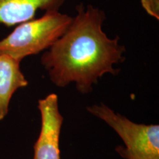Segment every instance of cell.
Masks as SVG:
<instances>
[{
	"mask_svg": "<svg viewBox=\"0 0 159 159\" xmlns=\"http://www.w3.org/2000/svg\"><path fill=\"white\" fill-rule=\"evenodd\" d=\"M76 11L68 29L43 53L41 63L55 85L65 88L75 83L78 92L88 94L103 75L118 74L114 65L125 61L126 49L119 36L110 39L103 32L104 11L83 3Z\"/></svg>",
	"mask_w": 159,
	"mask_h": 159,
	"instance_id": "obj_1",
	"label": "cell"
},
{
	"mask_svg": "<svg viewBox=\"0 0 159 159\" xmlns=\"http://www.w3.org/2000/svg\"><path fill=\"white\" fill-rule=\"evenodd\" d=\"M72 19L59 11H49L39 19L19 24L0 40V55L21 61L30 55L39 54L50 48L64 34Z\"/></svg>",
	"mask_w": 159,
	"mask_h": 159,
	"instance_id": "obj_2",
	"label": "cell"
},
{
	"mask_svg": "<svg viewBox=\"0 0 159 159\" xmlns=\"http://www.w3.org/2000/svg\"><path fill=\"white\" fill-rule=\"evenodd\" d=\"M86 110L114 130L125 146L115 150L124 159H159V125L135 123L105 105H93Z\"/></svg>",
	"mask_w": 159,
	"mask_h": 159,
	"instance_id": "obj_3",
	"label": "cell"
},
{
	"mask_svg": "<svg viewBox=\"0 0 159 159\" xmlns=\"http://www.w3.org/2000/svg\"><path fill=\"white\" fill-rule=\"evenodd\" d=\"M41 127L33 149V159H61L60 135L63 117L59 111L58 97L52 93L38 101Z\"/></svg>",
	"mask_w": 159,
	"mask_h": 159,
	"instance_id": "obj_4",
	"label": "cell"
},
{
	"mask_svg": "<svg viewBox=\"0 0 159 159\" xmlns=\"http://www.w3.org/2000/svg\"><path fill=\"white\" fill-rule=\"evenodd\" d=\"M66 0H0V23L7 27L34 19L41 11H59Z\"/></svg>",
	"mask_w": 159,
	"mask_h": 159,
	"instance_id": "obj_5",
	"label": "cell"
},
{
	"mask_svg": "<svg viewBox=\"0 0 159 159\" xmlns=\"http://www.w3.org/2000/svg\"><path fill=\"white\" fill-rule=\"evenodd\" d=\"M20 63L8 55H0V121L8 113L10 102L14 93L28 85Z\"/></svg>",
	"mask_w": 159,
	"mask_h": 159,
	"instance_id": "obj_6",
	"label": "cell"
},
{
	"mask_svg": "<svg viewBox=\"0 0 159 159\" xmlns=\"http://www.w3.org/2000/svg\"><path fill=\"white\" fill-rule=\"evenodd\" d=\"M142 7L148 14L158 19L159 0H141Z\"/></svg>",
	"mask_w": 159,
	"mask_h": 159,
	"instance_id": "obj_7",
	"label": "cell"
}]
</instances>
